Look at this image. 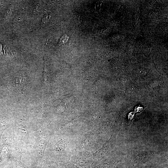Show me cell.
Instances as JSON below:
<instances>
[{"label": "cell", "instance_id": "obj_1", "mask_svg": "<svg viewBox=\"0 0 168 168\" xmlns=\"http://www.w3.org/2000/svg\"><path fill=\"white\" fill-rule=\"evenodd\" d=\"M68 36L65 34L63 35L60 39L59 41V45H62L66 44L68 41Z\"/></svg>", "mask_w": 168, "mask_h": 168}, {"label": "cell", "instance_id": "obj_2", "mask_svg": "<svg viewBox=\"0 0 168 168\" xmlns=\"http://www.w3.org/2000/svg\"><path fill=\"white\" fill-rule=\"evenodd\" d=\"M49 16L48 15L44 16L43 18L42 22V24H47L49 21Z\"/></svg>", "mask_w": 168, "mask_h": 168}]
</instances>
